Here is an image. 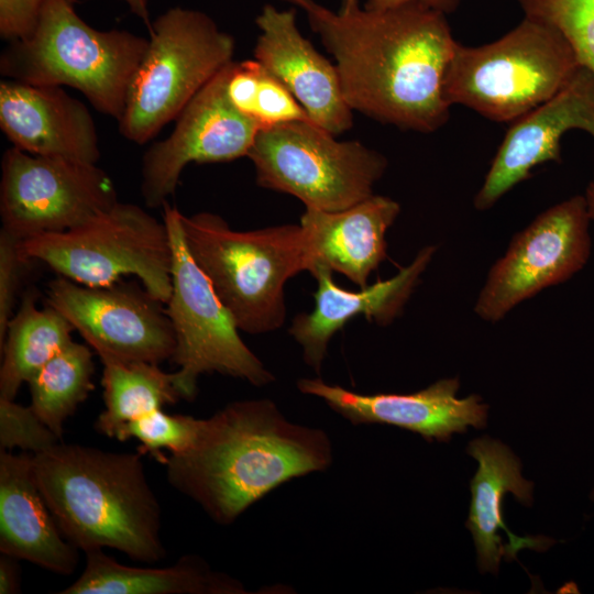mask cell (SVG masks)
<instances>
[{
	"label": "cell",
	"mask_w": 594,
	"mask_h": 594,
	"mask_svg": "<svg viewBox=\"0 0 594 594\" xmlns=\"http://www.w3.org/2000/svg\"><path fill=\"white\" fill-rule=\"evenodd\" d=\"M588 217L594 221V180L588 185L585 194Z\"/></svg>",
	"instance_id": "obj_36"
},
{
	"label": "cell",
	"mask_w": 594,
	"mask_h": 594,
	"mask_svg": "<svg viewBox=\"0 0 594 594\" xmlns=\"http://www.w3.org/2000/svg\"><path fill=\"white\" fill-rule=\"evenodd\" d=\"M466 452L479 463L471 481L472 498L465 526L473 536L480 571L496 574L502 557L509 562L520 549L542 552L556 543L543 536H516L504 524L502 505L506 494H513L526 506L532 503L534 485L521 476L520 461L513 451L501 441L483 436L472 440Z\"/></svg>",
	"instance_id": "obj_20"
},
{
	"label": "cell",
	"mask_w": 594,
	"mask_h": 594,
	"mask_svg": "<svg viewBox=\"0 0 594 594\" xmlns=\"http://www.w3.org/2000/svg\"><path fill=\"white\" fill-rule=\"evenodd\" d=\"M435 252V245L425 246L395 276L359 292L338 286L332 271L317 266L311 272L318 283L315 308L311 312L295 316L288 329L302 349L305 363L319 374L330 339L356 316L362 315L380 326L389 324L402 312Z\"/></svg>",
	"instance_id": "obj_19"
},
{
	"label": "cell",
	"mask_w": 594,
	"mask_h": 594,
	"mask_svg": "<svg viewBox=\"0 0 594 594\" xmlns=\"http://www.w3.org/2000/svg\"><path fill=\"white\" fill-rule=\"evenodd\" d=\"M46 301L101 362L160 364L174 354L176 340L164 302L143 285L119 280L86 286L58 275L47 284Z\"/></svg>",
	"instance_id": "obj_12"
},
{
	"label": "cell",
	"mask_w": 594,
	"mask_h": 594,
	"mask_svg": "<svg viewBox=\"0 0 594 594\" xmlns=\"http://www.w3.org/2000/svg\"><path fill=\"white\" fill-rule=\"evenodd\" d=\"M120 1H123L128 6L131 13L140 18L150 30L151 23H150L148 4L151 0H120Z\"/></svg>",
	"instance_id": "obj_35"
},
{
	"label": "cell",
	"mask_w": 594,
	"mask_h": 594,
	"mask_svg": "<svg viewBox=\"0 0 594 594\" xmlns=\"http://www.w3.org/2000/svg\"><path fill=\"white\" fill-rule=\"evenodd\" d=\"M20 250L81 285L108 286L133 275L164 304L172 293L167 226L134 204L118 201L70 230L21 240Z\"/></svg>",
	"instance_id": "obj_8"
},
{
	"label": "cell",
	"mask_w": 594,
	"mask_h": 594,
	"mask_svg": "<svg viewBox=\"0 0 594 594\" xmlns=\"http://www.w3.org/2000/svg\"><path fill=\"white\" fill-rule=\"evenodd\" d=\"M16 558L1 553L0 556V593L15 594L20 592V568Z\"/></svg>",
	"instance_id": "obj_34"
},
{
	"label": "cell",
	"mask_w": 594,
	"mask_h": 594,
	"mask_svg": "<svg viewBox=\"0 0 594 594\" xmlns=\"http://www.w3.org/2000/svg\"><path fill=\"white\" fill-rule=\"evenodd\" d=\"M141 455L63 441L32 454L40 491L77 549L112 548L146 563L165 558L161 507Z\"/></svg>",
	"instance_id": "obj_3"
},
{
	"label": "cell",
	"mask_w": 594,
	"mask_h": 594,
	"mask_svg": "<svg viewBox=\"0 0 594 594\" xmlns=\"http://www.w3.org/2000/svg\"><path fill=\"white\" fill-rule=\"evenodd\" d=\"M458 378H442L411 394H360L321 378H300L298 389L321 398L353 425L383 424L419 433L427 441H449L469 427L484 428L488 406L477 395L459 398Z\"/></svg>",
	"instance_id": "obj_16"
},
{
	"label": "cell",
	"mask_w": 594,
	"mask_h": 594,
	"mask_svg": "<svg viewBox=\"0 0 594 594\" xmlns=\"http://www.w3.org/2000/svg\"><path fill=\"white\" fill-rule=\"evenodd\" d=\"M255 22L261 31L255 59L293 94L314 123L333 135L349 130L353 110L338 69L301 35L295 10L266 4Z\"/></svg>",
	"instance_id": "obj_17"
},
{
	"label": "cell",
	"mask_w": 594,
	"mask_h": 594,
	"mask_svg": "<svg viewBox=\"0 0 594 594\" xmlns=\"http://www.w3.org/2000/svg\"><path fill=\"white\" fill-rule=\"evenodd\" d=\"M200 426L201 419L156 409L123 425L116 439L125 441L135 438L141 442L139 452L150 453L165 465L168 457L162 450H168L170 454L187 451L195 443Z\"/></svg>",
	"instance_id": "obj_28"
},
{
	"label": "cell",
	"mask_w": 594,
	"mask_h": 594,
	"mask_svg": "<svg viewBox=\"0 0 594 594\" xmlns=\"http://www.w3.org/2000/svg\"><path fill=\"white\" fill-rule=\"evenodd\" d=\"M76 2L47 0L34 31L3 48L0 74L29 85L72 87L118 121L148 38L97 30L79 16Z\"/></svg>",
	"instance_id": "obj_4"
},
{
	"label": "cell",
	"mask_w": 594,
	"mask_h": 594,
	"mask_svg": "<svg viewBox=\"0 0 594 594\" xmlns=\"http://www.w3.org/2000/svg\"><path fill=\"white\" fill-rule=\"evenodd\" d=\"M292 4H295L306 12L310 11L312 8L317 6V2L315 0H284Z\"/></svg>",
	"instance_id": "obj_37"
},
{
	"label": "cell",
	"mask_w": 594,
	"mask_h": 594,
	"mask_svg": "<svg viewBox=\"0 0 594 594\" xmlns=\"http://www.w3.org/2000/svg\"><path fill=\"white\" fill-rule=\"evenodd\" d=\"M409 3H419L447 14L458 7L459 0H366L364 8L384 10Z\"/></svg>",
	"instance_id": "obj_33"
},
{
	"label": "cell",
	"mask_w": 594,
	"mask_h": 594,
	"mask_svg": "<svg viewBox=\"0 0 594 594\" xmlns=\"http://www.w3.org/2000/svg\"><path fill=\"white\" fill-rule=\"evenodd\" d=\"M148 45L130 87L120 133L144 144L233 62L234 38L207 13L173 7L148 30Z\"/></svg>",
	"instance_id": "obj_7"
},
{
	"label": "cell",
	"mask_w": 594,
	"mask_h": 594,
	"mask_svg": "<svg viewBox=\"0 0 594 594\" xmlns=\"http://www.w3.org/2000/svg\"><path fill=\"white\" fill-rule=\"evenodd\" d=\"M579 129L594 139V75L579 66L549 100L514 121L474 198L486 210L544 162L560 161V141Z\"/></svg>",
	"instance_id": "obj_15"
},
{
	"label": "cell",
	"mask_w": 594,
	"mask_h": 594,
	"mask_svg": "<svg viewBox=\"0 0 594 594\" xmlns=\"http://www.w3.org/2000/svg\"><path fill=\"white\" fill-rule=\"evenodd\" d=\"M186 246L239 330L272 332L284 324V287L308 271L301 226L232 230L211 212L180 215Z\"/></svg>",
	"instance_id": "obj_5"
},
{
	"label": "cell",
	"mask_w": 594,
	"mask_h": 594,
	"mask_svg": "<svg viewBox=\"0 0 594 594\" xmlns=\"http://www.w3.org/2000/svg\"><path fill=\"white\" fill-rule=\"evenodd\" d=\"M180 215L168 201L163 205L173 249L172 293L166 302L176 340L170 362L178 366L174 377L182 398H195L205 373L245 380L256 387L272 383L274 375L243 342L231 314L191 257Z\"/></svg>",
	"instance_id": "obj_10"
},
{
	"label": "cell",
	"mask_w": 594,
	"mask_h": 594,
	"mask_svg": "<svg viewBox=\"0 0 594 594\" xmlns=\"http://www.w3.org/2000/svg\"><path fill=\"white\" fill-rule=\"evenodd\" d=\"M591 499H592V502H594V488L591 492Z\"/></svg>",
	"instance_id": "obj_39"
},
{
	"label": "cell",
	"mask_w": 594,
	"mask_h": 594,
	"mask_svg": "<svg viewBox=\"0 0 594 594\" xmlns=\"http://www.w3.org/2000/svg\"><path fill=\"white\" fill-rule=\"evenodd\" d=\"M400 212L392 198L378 195L340 211L306 208L300 218L308 254V272L326 266L360 288L386 257L388 228Z\"/></svg>",
	"instance_id": "obj_21"
},
{
	"label": "cell",
	"mask_w": 594,
	"mask_h": 594,
	"mask_svg": "<svg viewBox=\"0 0 594 594\" xmlns=\"http://www.w3.org/2000/svg\"><path fill=\"white\" fill-rule=\"evenodd\" d=\"M118 201L111 177L95 163L34 155L15 146L3 153L1 229L20 240L70 230Z\"/></svg>",
	"instance_id": "obj_11"
},
{
	"label": "cell",
	"mask_w": 594,
	"mask_h": 594,
	"mask_svg": "<svg viewBox=\"0 0 594 594\" xmlns=\"http://www.w3.org/2000/svg\"><path fill=\"white\" fill-rule=\"evenodd\" d=\"M360 6V0H341L340 9H351Z\"/></svg>",
	"instance_id": "obj_38"
},
{
	"label": "cell",
	"mask_w": 594,
	"mask_h": 594,
	"mask_svg": "<svg viewBox=\"0 0 594 594\" xmlns=\"http://www.w3.org/2000/svg\"><path fill=\"white\" fill-rule=\"evenodd\" d=\"M62 441L36 415L31 406H22L0 397V450L20 448L32 454L45 451Z\"/></svg>",
	"instance_id": "obj_30"
},
{
	"label": "cell",
	"mask_w": 594,
	"mask_h": 594,
	"mask_svg": "<svg viewBox=\"0 0 594 594\" xmlns=\"http://www.w3.org/2000/svg\"><path fill=\"white\" fill-rule=\"evenodd\" d=\"M525 15L556 28L594 75V0H518Z\"/></svg>",
	"instance_id": "obj_29"
},
{
	"label": "cell",
	"mask_w": 594,
	"mask_h": 594,
	"mask_svg": "<svg viewBox=\"0 0 594 594\" xmlns=\"http://www.w3.org/2000/svg\"><path fill=\"white\" fill-rule=\"evenodd\" d=\"M20 239L8 231H0V344L18 307L20 285L25 270L33 261L24 257Z\"/></svg>",
	"instance_id": "obj_31"
},
{
	"label": "cell",
	"mask_w": 594,
	"mask_h": 594,
	"mask_svg": "<svg viewBox=\"0 0 594 594\" xmlns=\"http://www.w3.org/2000/svg\"><path fill=\"white\" fill-rule=\"evenodd\" d=\"M232 63L188 102L173 132L144 153L141 194L147 207L167 202L188 164L248 156L260 129L229 100L227 81Z\"/></svg>",
	"instance_id": "obj_14"
},
{
	"label": "cell",
	"mask_w": 594,
	"mask_h": 594,
	"mask_svg": "<svg viewBox=\"0 0 594 594\" xmlns=\"http://www.w3.org/2000/svg\"><path fill=\"white\" fill-rule=\"evenodd\" d=\"M258 186L306 208L340 211L374 195L387 160L359 141H338L312 121L260 130L248 153Z\"/></svg>",
	"instance_id": "obj_9"
},
{
	"label": "cell",
	"mask_w": 594,
	"mask_h": 594,
	"mask_svg": "<svg viewBox=\"0 0 594 594\" xmlns=\"http://www.w3.org/2000/svg\"><path fill=\"white\" fill-rule=\"evenodd\" d=\"M37 293L26 289L0 344V397L14 399L21 385L72 341L74 327L55 308H38Z\"/></svg>",
	"instance_id": "obj_24"
},
{
	"label": "cell",
	"mask_w": 594,
	"mask_h": 594,
	"mask_svg": "<svg viewBox=\"0 0 594 594\" xmlns=\"http://www.w3.org/2000/svg\"><path fill=\"white\" fill-rule=\"evenodd\" d=\"M94 373L89 346L72 341L28 382L30 406L61 440L64 422L95 388Z\"/></svg>",
	"instance_id": "obj_26"
},
{
	"label": "cell",
	"mask_w": 594,
	"mask_h": 594,
	"mask_svg": "<svg viewBox=\"0 0 594 594\" xmlns=\"http://www.w3.org/2000/svg\"><path fill=\"white\" fill-rule=\"evenodd\" d=\"M0 128L24 152L97 163L98 134L85 103L59 86L0 82Z\"/></svg>",
	"instance_id": "obj_18"
},
{
	"label": "cell",
	"mask_w": 594,
	"mask_h": 594,
	"mask_svg": "<svg viewBox=\"0 0 594 594\" xmlns=\"http://www.w3.org/2000/svg\"><path fill=\"white\" fill-rule=\"evenodd\" d=\"M580 64L565 37L525 15L501 38L481 46L457 43L446 75L450 106L497 122H514L553 97Z\"/></svg>",
	"instance_id": "obj_6"
},
{
	"label": "cell",
	"mask_w": 594,
	"mask_h": 594,
	"mask_svg": "<svg viewBox=\"0 0 594 594\" xmlns=\"http://www.w3.org/2000/svg\"><path fill=\"white\" fill-rule=\"evenodd\" d=\"M80 576L61 594H238L243 585L212 571L195 556H184L166 568L119 563L103 549L86 552Z\"/></svg>",
	"instance_id": "obj_23"
},
{
	"label": "cell",
	"mask_w": 594,
	"mask_h": 594,
	"mask_svg": "<svg viewBox=\"0 0 594 594\" xmlns=\"http://www.w3.org/2000/svg\"><path fill=\"white\" fill-rule=\"evenodd\" d=\"M105 409L98 416V432L116 438L127 422L175 404L182 398L174 373L148 362H102Z\"/></svg>",
	"instance_id": "obj_25"
},
{
	"label": "cell",
	"mask_w": 594,
	"mask_h": 594,
	"mask_svg": "<svg viewBox=\"0 0 594 594\" xmlns=\"http://www.w3.org/2000/svg\"><path fill=\"white\" fill-rule=\"evenodd\" d=\"M323 430L288 421L270 399L228 404L201 426L193 447L165 463L169 484L221 525L292 479L327 470Z\"/></svg>",
	"instance_id": "obj_2"
},
{
	"label": "cell",
	"mask_w": 594,
	"mask_h": 594,
	"mask_svg": "<svg viewBox=\"0 0 594 594\" xmlns=\"http://www.w3.org/2000/svg\"><path fill=\"white\" fill-rule=\"evenodd\" d=\"M227 94L231 103L260 130L311 121L293 94L256 59L232 63Z\"/></svg>",
	"instance_id": "obj_27"
},
{
	"label": "cell",
	"mask_w": 594,
	"mask_h": 594,
	"mask_svg": "<svg viewBox=\"0 0 594 594\" xmlns=\"http://www.w3.org/2000/svg\"><path fill=\"white\" fill-rule=\"evenodd\" d=\"M47 0H0V36L8 43L28 37Z\"/></svg>",
	"instance_id": "obj_32"
},
{
	"label": "cell",
	"mask_w": 594,
	"mask_h": 594,
	"mask_svg": "<svg viewBox=\"0 0 594 594\" xmlns=\"http://www.w3.org/2000/svg\"><path fill=\"white\" fill-rule=\"evenodd\" d=\"M590 217L584 196H573L539 215L494 264L474 310L490 322L543 288L580 272L591 255Z\"/></svg>",
	"instance_id": "obj_13"
},
{
	"label": "cell",
	"mask_w": 594,
	"mask_h": 594,
	"mask_svg": "<svg viewBox=\"0 0 594 594\" xmlns=\"http://www.w3.org/2000/svg\"><path fill=\"white\" fill-rule=\"evenodd\" d=\"M0 551L68 575L79 554L61 532L34 476L32 454L0 450Z\"/></svg>",
	"instance_id": "obj_22"
},
{
	"label": "cell",
	"mask_w": 594,
	"mask_h": 594,
	"mask_svg": "<svg viewBox=\"0 0 594 594\" xmlns=\"http://www.w3.org/2000/svg\"><path fill=\"white\" fill-rule=\"evenodd\" d=\"M307 15L353 111L424 133L448 121L444 82L458 42L446 13L419 3L338 12L317 3Z\"/></svg>",
	"instance_id": "obj_1"
}]
</instances>
